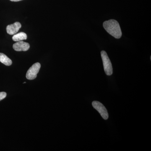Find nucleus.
Here are the masks:
<instances>
[{
  "mask_svg": "<svg viewBox=\"0 0 151 151\" xmlns=\"http://www.w3.org/2000/svg\"><path fill=\"white\" fill-rule=\"evenodd\" d=\"M103 26L106 31L114 37L120 39L122 37V32L120 25L116 20L106 21L103 23Z\"/></svg>",
  "mask_w": 151,
  "mask_h": 151,
  "instance_id": "f257e3e1",
  "label": "nucleus"
},
{
  "mask_svg": "<svg viewBox=\"0 0 151 151\" xmlns=\"http://www.w3.org/2000/svg\"><path fill=\"white\" fill-rule=\"evenodd\" d=\"M104 70L106 75L111 76L113 74V69L112 63L106 52L103 50L101 52Z\"/></svg>",
  "mask_w": 151,
  "mask_h": 151,
  "instance_id": "f03ea898",
  "label": "nucleus"
},
{
  "mask_svg": "<svg viewBox=\"0 0 151 151\" xmlns=\"http://www.w3.org/2000/svg\"><path fill=\"white\" fill-rule=\"evenodd\" d=\"M92 106L100 114L102 118L104 120H107L108 119L109 115L107 109L102 103L98 101H94L92 103Z\"/></svg>",
  "mask_w": 151,
  "mask_h": 151,
  "instance_id": "7ed1b4c3",
  "label": "nucleus"
},
{
  "mask_svg": "<svg viewBox=\"0 0 151 151\" xmlns=\"http://www.w3.org/2000/svg\"><path fill=\"white\" fill-rule=\"evenodd\" d=\"M41 65L39 63H35L30 68L26 74V78L29 80H33L37 76V74L39 71Z\"/></svg>",
  "mask_w": 151,
  "mask_h": 151,
  "instance_id": "20e7f679",
  "label": "nucleus"
},
{
  "mask_svg": "<svg viewBox=\"0 0 151 151\" xmlns=\"http://www.w3.org/2000/svg\"><path fill=\"white\" fill-rule=\"evenodd\" d=\"M13 47L17 51H26L29 49L30 45L27 42L20 41L14 44Z\"/></svg>",
  "mask_w": 151,
  "mask_h": 151,
  "instance_id": "39448f33",
  "label": "nucleus"
},
{
  "mask_svg": "<svg viewBox=\"0 0 151 151\" xmlns=\"http://www.w3.org/2000/svg\"><path fill=\"white\" fill-rule=\"evenodd\" d=\"M21 27L22 25L19 22H16L14 23L7 26V32L10 35H14L18 32Z\"/></svg>",
  "mask_w": 151,
  "mask_h": 151,
  "instance_id": "423d86ee",
  "label": "nucleus"
},
{
  "mask_svg": "<svg viewBox=\"0 0 151 151\" xmlns=\"http://www.w3.org/2000/svg\"><path fill=\"white\" fill-rule=\"evenodd\" d=\"M27 36L26 34L24 32H21L15 34L13 36V40L15 42H19L20 41L26 40L27 39Z\"/></svg>",
  "mask_w": 151,
  "mask_h": 151,
  "instance_id": "0eeeda50",
  "label": "nucleus"
},
{
  "mask_svg": "<svg viewBox=\"0 0 151 151\" xmlns=\"http://www.w3.org/2000/svg\"><path fill=\"white\" fill-rule=\"evenodd\" d=\"M0 62L7 66H10L12 63V60L6 55L2 53H0Z\"/></svg>",
  "mask_w": 151,
  "mask_h": 151,
  "instance_id": "6e6552de",
  "label": "nucleus"
},
{
  "mask_svg": "<svg viewBox=\"0 0 151 151\" xmlns=\"http://www.w3.org/2000/svg\"><path fill=\"white\" fill-rule=\"evenodd\" d=\"M7 94L5 92H0V101L4 99L6 97Z\"/></svg>",
  "mask_w": 151,
  "mask_h": 151,
  "instance_id": "1a4fd4ad",
  "label": "nucleus"
},
{
  "mask_svg": "<svg viewBox=\"0 0 151 151\" xmlns=\"http://www.w3.org/2000/svg\"><path fill=\"white\" fill-rule=\"evenodd\" d=\"M12 1H14V2H17L19 1H22V0H10Z\"/></svg>",
  "mask_w": 151,
  "mask_h": 151,
  "instance_id": "9d476101",
  "label": "nucleus"
},
{
  "mask_svg": "<svg viewBox=\"0 0 151 151\" xmlns=\"http://www.w3.org/2000/svg\"><path fill=\"white\" fill-rule=\"evenodd\" d=\"M25 83H26V82H24L23 84H25Z\"/></svg>",
  "mask_w": 151,
  "mask_h": 151,
  "instance_id": "9b49d317",
  "label": "nucleus"
}]
</instances>
